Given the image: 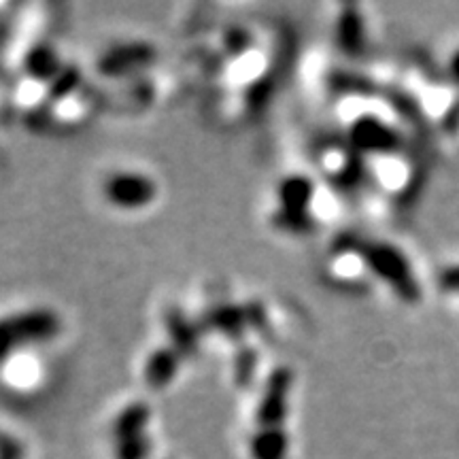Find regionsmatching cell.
I'll return each instance as SVG.
<instances>
[{"label":"cell","instance_id":"6da1fadb","mask_svg":"<svg viewBox=\"0 0 459 459\" xmlns=\"http://www.w3.org/2000/svg\"><path fill=\"white\" fill-rule=\"evenodd\" d=\"M341 192L321 177L287 172L268 198V221L290 237H308L341 220Z\"/></svg>","mask_w":459,"mask_h":459},{"label":"cell","instance_id":"7a4b0ae2","mask_svg":"<svg viewBox=\"0 0 459 459\" xmlns=\"http://www.w3.org/2000/svg\"><path fill=\"white\" fill-rule=\"evenodd\" d=\"M60 321L48 308L11 313L0 317V364L15 353L26 351L32 344L45 342L57 334Z\"/></svg>","mask_w":459,"mask_h":459},{"label":"cell","instance_id":"3957f363","mask_svg":"<svg viewBox=\"0 0 459 459\" xmlns=\"http://www.w3.org/2000/svg\"><path fill=\"white\" fill-rule=\"evenodd\" d=\"M100 194L108 206L132 213V211L149 209L156 203L158 183L152 175L139 169H119L105 177Z\"/></svg>","mask_w":459,"mask_h":459},{"label":"cell","instance_id":"277c9868","mask_svg":"<svg viewBox=\"0 0 459 459\" xmlns=\"http://www.w3.org/2000/svg\"><path fill=\"white\" fill-rule=\"evenodd\" d=\"M446 71H449L453 82L459 83V48L453 51V54L449 56V60H446Z\"/></svg>","mask_w":459,"mask_h":459}]
</instances>
